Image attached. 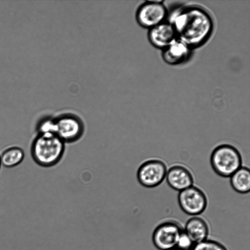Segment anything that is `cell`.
<instances>
[{"mask_svg": "<svg viewBox=\"0 0 250 250\" xmlns=\"http://www.w3.org/2000/svg\"><path fill=\"white\" fill-rule=\"evenodd\" d=\"M190 250H228L221 243L213 240L206 239L194 244Z\"/></svg>", "mask_w": 250, "mask_h": 250, "instance_id": "cell-15", "label": "cell"}, {"mask_svg": "<svg viewBox=\"0 0 250 250\" xmlns=\"http://www.w3.org/2000/svg\"><path fill=\"white\" fill-rule=\"evenodd\" d=\"M1 166V161H0V169Z\"/></svg>", "mask_w": 250, "mask_h": 250, "instance_id": "cell-19", "label": "cell"}, {"mask_svg": "<svg viewBox=\"0 0 250 250\" xmlns=\"http://www.w3.org/2000/svg\"><path fill=\"white\" fill-rule=\"evenodd\" d=\"M168 250H180V249L175 247V248H172V249H169Z\"/></svg>", "mask_w": 250, "mask_h": 250, "instance_id": "cell-18", "label": "cell"}, {"mask_svg": "<svg viewBox=\"0 0 250 250\" xmlns=\"http://www.w3.org/2000/svg\"><path fill=\"white\" fill-rule=\"evenodd\" d=\"M65 143L56 134L38 133L31 146V155L35 162L45 167L58 164L65 151Z\"/></svg>", "mask_w": 250, "mask_h": 250, "instance_id": "cell-2", "label": "cell"}, {"mask_svg": "<svg viewBox=\"0 0 250 250\" xmlns=\"http://www.w3.org/2000/svg\"><path fill=\"white\" fill-rule=\"evenodd\" d=\"M184 232L195 244L207 239L209 228L203 218L197 216H192L187 221Z\"/></svg>", "mask_w": 250, "mask_h": 250, "instance_id": "cell-11", "label": "cell"}, {"mask_svg": "<svg viewBox=\"0 0 250 250\" xmlns=\"http://www.w3.org/2000/svg\"><path fill=\"white\" fill-rule=\"evenodd\" d=\"M190 48L177 39L164 49L162 56L168 64L175 65L186 60L190 53Z\"/></svg>", "mask_w": 250, "mask_h": 250, "instance_id": "cell-12", "label": "cell"}, {"mask_svg": "<svg viewBox=\"0 0 250 250\" xmlns=\"http://www.w3.org/2000/svg\"><path fill=\"white\" fill-rule=\"evenodd\" d=\"M173 26L178 39L190 48L204 43L213 27L212 18L205 9L190 6L175 10L168 21Z\"/></svg>", "mask_w": 250, "mask_h": 250, "instance_id": "cell-1", "label": "cell"}, {"mask_svg": "<svg viewBox=\"0 0 250 250\" xmlns=\"http://www.w3.org/2000/svg\"><path fill=\"white\" fill-rule=\"evenodd\" d=\"M167 15L162 1H146L138 8L136 17L138 23L144 28L152 27L165 21Z\"/></svg>", "mask_w": 250, "mask_h": 250, "instance_id": "cell-7", "label": "cell"}, {"mask_svg": "<svg viewBox=\"0 0 250 250\" xmlns=\"http://www.w3.org/2000/svg\"><path fill=\"white\" fill-rule=\"evenodd\" d=\"M178 202L184 212L192 216L203 213L208 204L205 193L200 188L193 186L179 192Z\"/></svg>", "mask_w": 250, "mask_h": 250, "instance_id": "cell-6", "label": "cell"}, {"mask_svg": "<svg viewBox=\"0 0 250 250\" xmlns=\"http://www.w3.org/2000/svg\"><path fill=\"white\" fill-rule=\"evenodd\" d=\"M38 133H55V123L54 118L45 117L42 118L37 125Z\"/></svg>", "mask_w": 250, "mask_h": 250, "instance_id": "cell-16", "label": "cell"}, {"mask_svg": "<svg viewBox=\"0 0 250 250\" xmlns=\"http://www.w3.org/2000/svg\"><path fill=\"white\" fill-rule=\"evenodd\" d=\"M210 163L213 171L219 176L230 177L242 166V159L239 150L229 144H221L212 151Z\"/></svg>", "mask_w": 250, "mask_h": 250, "instance_id": "cell-3", "label": "cell"}, {"mask_svg": "<svg viewBox=\"0 0 250 250\" xmlns=\"http://www.w3.org/2000/svg\"><path fill=\"white\" fill-rule=\"evenodd\" d=\"M25 153L23 150L16 146L5 149L0 154L1 166L6 168H12L20 165L24 160Z\"/></svg>", "mask_w": 250, "mask_h": 250, "instance_id": "cell-14", "label": "cell"}, {"mask_svg": "<svg viewBox=\"0 0 250 250\" xmlns=\"http://www.w3.org/2000/svg\"><path fill=\"white\" fill-rule=\"evenodd\" d=\"M148 37L154 46L163 49L178 39L173 25L168 21H164L150 29Z\"/></svg>", "mask_w": 250, "mask_h": 250, "instance_id": "cell-9", "label": "cell"}, {"mask_svg": "<svg viewBox=\"0 0 250 250\" xmlns=\"http://www.w3.org/2000/svg\"><path fill=\"white\" fill-rule=\"evenodd\" d=\"M167 167L162 160L151 159L142 163L137 170V177L139 183L148 188L160 185L166 177Z\"/></svg>", "mask_w": 250, "mask_h": 250, "instance_id": "cell-5", "label": "cell"}, {"mask_svg": "<svg viewBox=\"0 0 250 250\" xmlns=\"http://www.w3.org/2000/svg\"><path fill=\"white\" fill-rule=\"evenodd\" d=\"M54 119L55 133L65 143L77 141L83 135L84 125L82 120L77 115L64 113Z\"/></svg>", "mask_w": 250, "mask_h": 250, "instance_id": "cell-4", "label": "cell"}, {"mask_svg": "<svg viewBox=\"0 0 250 250\" xmlns=\"http://www.w3.org/2000/svg\"><path fill=\"white\" fill-rule=\"evenodd\" d=\"M230 183L232 188L241 194L248 193L250 190V171L248 167H241L231 176Z\"/></svg>", "mask_w": 250, "mask_h": 250, "instance_id": "cell-13", "label": "cell"}, {"mask_svg": "<svg viewBox=\"0 0 250 250\" xmlns=\"http://www.w3.org/2000/svg\"><path fill=\"white\" fill-rule=\"evenodd\" d=\"M166 177L168 185L180 191L192 186L194 182L190 171L180 165H175L169 168Z\"/></svg>", "mask_w": 250, "mask_h": 250, "instance_id": "cell-10", "label": "cell"}, {"mask_svg": "<svg viewBox=\"0 0 250 250\" xmlns=\"http://www.w3.org/2000/svg\"><path fill=\"white\" fill-rule=\"evenodd\" d=\"M182 231L177 223L171 221L164 222L159 224L153 232V245L159 250H168L175 248Z\"/></svg>", "mask_w": 250, "mask_h": 250, "instance_id": "cell-8", "label": "cell"}, {"mask_svg": "<svg viewBox=\"0 0 250 250\" xmlns=\"http://www.w3.org/2000/svg\"><path fill=\"white\" fill-rule=\"evenodd\" d=\"M193 244L189 236L183 230L178 239L176 248L182 250H190Z\"/></svg>", "mask_w": 250, "mask_h": 250, "instance_id": "cell-17", "label": "cell"}]
</instances>
